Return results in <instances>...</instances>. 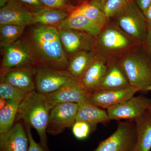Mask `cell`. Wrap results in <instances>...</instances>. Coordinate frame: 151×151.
<instances>
[{"label":"cell","instance_id":"1","mask_svg":"<svg viewBox=\"0 0 151 151\" xmlns=\"http://www.w3.org/2000/svg\"><path fill=\"white\" fill-rule=\"evenodd\" d=\"M28 27L22 37L29 47L37 65L67 70L69 58L63 49L58 29L39 24Z\"/></svg>","mask_w":151,"mask_h":151},{"label":"cell","instance_id":"2","mask_svg":"<svg viewBox=\"0 0 151 151\" xmlns=\"http://www.w3.org/2000/svg\"><path fill=\"white\" fill-rule=\"evenodd\" d=\"M142 44L109 21L95 37L93 51L108 64L117 63L125 55L137 49Z\"/></svg>","mask_w":151,"mask_h":151},{"label":"cell","instance_id":"3","mask_svg":"<svg viewBox=\"0 0 151 151\" xmlns=\"http://www.w3.org/2000/svg\"><path fill=\"white\" fill-rule=\"evenodd\" d=\"M51 108L44 94L36 90L29 92L19 105L16 121L22 120L37 132L40 144L47 149V129Z\"/></svg>","mask_w":151,"mask_h":151},{"label":"cell","instance_id":"4","mask_svg":"<svg viewBox=\"0 0 151 151\" xmlns=\"http://www.w3.org/2000/svg\"><path fill=\"white\" fill-rule=\"evenodd\" d=\"M117 63L130 85L145 92L151 84V60L142 45Z\"/></svg>","mask_w":151,"mask_h":151},{"label":"cell","instance_id":"5","mask_svg":"<svg viewBox=\"0 0 151 151\" xmlns=\"http://www.w3.org/2000/svg\"><path fill=\"white\" fill-rule=\"evenodd\" d=\"M111 20L142 45L147 33L148 25L144 13L134 0Z\"/></svg>","mask_w":151,"mask_h":151},{"label":"cell","instance_id":"6","mask_svg":"<svg viewBox=\"0 0 151 151\" xmlns=\"http://www.w3.org/2000/svg\"><path fill=\"white\" fill-rule=\"evenodd\" d=\"M134 121L119 122L115 132L94 151H132L137 142Z\"/></svg>","mask_w":151,"mask_h":151},{"label":"cell","instance_id":"7","mask_svg":"<svg viewBox=\"0 0 151 151\" xmlns=\"http://www.w3.org/2000/svg\"><path fill=\"white\" fill-rule=\"evenodd\" d=\"M35 78L36 91L40 94H46L55 92L76 78L67 70L37 65L35 68Z\"/></svg>","mask_w":151,"mask_h":151},{"label":"cell","instance_id":"8","mask_svg":"<svg viewBox=\"0 0 151 151\" xmlns=\"http://www.w3.org/2000/svg\"><path fill=\"white\" fill-rule=\"evenodd\" d=\"M1 48L2 54L1 69L36 66L32 52L22 37L14 43Z\"/></svg>","mask_w":151,"mask_h":151},{"label":"cell","instance_id":"9","mask_svg":"<svg viewBox=\"0 0 151 151\" xmlns=\"http://www.w3.org/2000/svg\"><path fill=\"white\" fill-rule=\"evenodd\" d=\"M151 100L144 95L133 96L121 103L106 109L110 120L134 121L148 109Z\"/></svg>","mask_w":151,"mask_h":151},{"label":"cell","instance_id":"10","mask_svg":"<svg viewBox=\"0 0 151 151\" xmlns=\"http://www.w3.org/2000/svg\"><path fill=\"white\" fill-rule=\"evenodd\" d=\"M78 109L77 103H63L55 106L50 113L47 132L57 135L66 128L73 127L76 121Z\"/></svg>","mask_w":151,"mask_h":151},{"label":"cell","instance_id":"11","mask_svg":"<svg viewBox=\"0 0 151 151\" xmlns=\"http://www.w3.org/2000/svg\"><path fill=\"white\" fill-rule=\"evenodd\" d=\"M139 91L140 89L131 85L115 89H98L88 93L86 100L100 108L107 109L128 100Z\"/></svg>","mask_w":151,"mask_h":151},{"label":"cell","instance_id":"12","mask_svg":"<svg viewBox=\"0 0 151 151\" xmlns=\"http://www.w3.org/2000/svg\"><path fill=\"white\" fill-rule=\"evenodd\" d=\"M60 37L65 54L68 58L83 51H92L95 37L86 33L67 29H58Z\"/></svg>","mask_w":151,"mask_h":151},{"label":"cell","instance_id":"13","mask_svg":"<svg viewBox=\"0 0 151 151\" xmlns=\"http://www.w3.org/2000/svg\"><path fill=\"white\" fill-rule=\"evenodd\" d=\"M4 24L28 27L33 24L32 12L18 0H9L0 9V25Z\"/></svg>","mask_w":151,"mask_h":151},{"label":"cell","instance_id":"14","mask_svg":"<svg viewBox=\"0 0 151 151\" xmlns=\"http://www.w3.org/2000/svg\"><path fill=\"white\" fill-rule=\"evenodd\" d=\"M88 93L80 85L78 79L74 78L55 92L44 95L49 105L52 109L60 103H78L86 100Z\"/></svg>","mask_w":151,"mask_h":151},{"label":"cell","instance_id":"15","mask_svg":"<svg viewBox=\"0 0 151 151\" xmlns=\"http://www.w3.org/2000/svg\"><path fill=\"white\" fill-rule=\"evenodd\" d=\"M35 67L1 69V79L29 93L35 90Z\"/></svg>","mask_w":151,"mask_h":151},{"label":"cell","instance_id":"16","mask_svg":"<svg viewBox=\"0 0 151 151\" xmlns=\"http://www.w3.org/2000/svg\"><path fill=\"white\" fill-rule=\"evenodd\" d=\"M29 145L25 128L20 122L0 134V151H28Z\"/></svg>","mask_w":151,"mask_h":151},{"label":"cell","instance_id":"17","mask_svg":"<svg viewBox=\"0 0 151 151\" xmlns=\"http://www.w3.org/2000/svg\"><path fill=\"white\" fill-rule=\"evenodd\" d=\"M108 67V64L105 60L96 56L84 74L78 79L80 85L88 93L97 90Z\"/></svg>","mask_w":151,"mask_h":151},{"label":"cell","instance_id":"18","mask_svg":"<svg viewBox=\"0 0 151 151\" xmlns=\"http://www.w3.org/2000/svg\"><path fill=\"white\" fill-rule=\"evenodd\" d=\"M55 27L58 29H67L82 32L94 37H96L102 30L85 16L75 9Z\"/></svg>","mask_w":151,"mask_h":151},{"label":"cell","instance_id":"19","mask_svg":"<svg viewBox=\"0 0 151 151\" xmlns=\"http://www.w3.org/2000/svg\"><path fill=\"white\" fill-rule=\"evenodd\" d=\"M32 12L33 24L56 26L71 12L64 9L43 6L30 8Z\"/></svg>","mask_w":151,"mask_h":151},{"label":"cell","instance_id":"20","mask_svg":"<svg viewBox=\"0 0 151 151\" xmlns=\"http://www.w3.org/2000/svg\"><path fill=\"white\" fill-rule=\"evenodd\" d=\"M76 121H84L95 127L98 124L111 121L107 111L85 100L78 103Z\"/></svg>","mask_w":151,"mask_h":151},{"label":"cell","instance_id":"21","mask_svg":"<svg viewBox=\"0 0 151 151\" xmlns=\"http://www.w3.org/2000/svg\"><path fill=\"white\" fill-rule=\"evenodd\" d=\"M137 142L132 151H150L151 149V115L147 110L134 121Z\"/></svg>","mask_w":151,"mask_h":151},{"label":"cell","instance_id":"22","mask_svg":"<svg viewBox=\"0 0 151 151\" xmlns=\"http://www.w3.org/2000/svg\"><path fill=\"white\" fill-rule=\"evenodd\" d=\"M129 85V83L118 63H113L108 64V69L98 89H115Z\"/></svg>","mask_w":151,"mask_h":151},{"label":"cell","instance_id":"23","mask_svg":"<svg viewBox=\"0 0 151 151\" xmlns=\"http://www.w3.org/2000/svg\"><path fill=\"white\" fill-rule=\"evenodd\" d=\"M96 57L93 50L79 52L69 58L67 71L74 78L79 79Z\"/></svg>","mask_w":151,"mask_h":151},{"label":"cell","instance_id":"24","mask_svg":"<svg viewBox=\"0 0 151 151\" xmlns=\"http://www.w3.org/2000/svg\"><path fill=\"white\" fill-rule=\"evenodd\" d=\"M74 9L82 14L101 29L105 27L108 21L103 9L92 2L83 3Z\"/></svg>","mask_w":151,"mask_h":151},{"label":"cell","instance_id":"25","mask_svg":"<svg viewBox=\"0 0 151 151\" xmlns=\"http://www.w3.org/2000/svg\"><path fill=\"white\" fill-rule=\"evenodd\" d=\"M21 102L7 100L5 107L0 110V134L8 132L14 126Z\"/></svg>","mask_w":151,"mask_h":151},{"label":"cell","instance_id":"26","mask_svg":"<svg viewBox=\"0 0 151 151\" xmlns=\"http://www.w3.org/2000/svg\"><path fill=\"white\" fill-rule=\"evenodd\" d=\"M26 27L14 24L0 25L1 47L14 43L22 36Z\"/></svg>","mask_w":151,"mask_h":151},{"label":"cell","instance_id":"27","mask_svg":"<svg viewBox=\"0 0 151 151\" xmlns=\"http://www.w3.org/2000/svg\"><path fill=\"white\" fill-rule=\"evenodd\" d=\"M27 93L1 79L0 97L7 100L21 102L26 96Z\"/></svg>","mask_w":151,"mask_h":151},{"label":"cell","instance_id":"28","mask_svg":"<svg viewBox=\"0 0 151 151\" xmlns=\"http://www.w3.org/2000/svg\"><path fill=\"white\" fill-rule=\"evenodd\" d=\"M133 0H108L103 8L108 21L111 20Z\"/></svg>","mask_w":151,"mask_h":151},{"label":"cell","instance_id":"29","mask_svg":"<svg viewBox=\"0 0 151 151\" xmlns=\"http://www.w3.org/2000/svg\"><path fill=\"white\" fill-rule=\"evenodd\" d=\"M94 128L87 122L76 121L72 127V133L76 139H84L88 137Z\"/></svg>","mask_w":151,"mask_h":151},{"label":"cell","instance_id":"30","mask_svg":"<svg viewBox=\"0 0 151 151\" xmlns=\"http://www.w3.org/2000/svg\"><path fill=\"white\" fill-rule=\"evenodd\" d=\"M45 6L64 9L72 12L76 7L73 5V0H39Z\"/></svg>","mask_w":151,"mask_h":151},{"label":"cell","instance_id":"31","mask_svg":"<svg viewBox=\"0 0 151 151\" xmlns=\"http://www.w3.org/2000/svg\"><path fill=\"white\" fill-rule=\"evenodd\" d=\"M24 124L29 144L28 151H48V149L44 147L41 144H38L35 140L31 132V126L28 124Z\"/></svg>","mask_w":151,"mask_h":151},{"label":"cell","instance_id":"32","mask_svg":"<svg viewBox=\"0 0 151 151\" xmlns=\"http://www.w3.org/2000/svg\"><path fill=\"white\" fill-rule=\"evenodd\" d=\"M147 55L151 60V27L148 26L147 33L145 39L142 45Z\"/></svg>","mask_w":151,"mask_h":151},{"label":"cell","instance_id":"33","mask_svg":"<svg viewBox=\"0 0 151 151\" xmlns=\"http://www.w3.org/2000/svg\"><path fill=\"white\" fill-rule=\"evenodd\" d=\"M25 5L27 6L30 8H37L42 7L44 6L40 1L39 0H18Z\"/></svg>","mask_w":151,"mask_h":151},{"label":"cell","instance_id":"34","mask_svg":"<svg viewBox=\"0 0 151 151\" xmlns=\"http://www.w3.org/2000/svg\"><path fill=\"white\" fill-rule=\"evenodd\" d=\"M134 1L143 13L146 11L151 4V0H134Z\"/></svg>","mask_w":151,"mask_h":151},{"label":"cell","instance_id":"35","mask_svg":"<svg viewBox=\"0 0 151 151\" xmlns=\"http://www.w3.org/2000/svg\"><path fill=\"white\" fill-rule=\"evenodd\" d=\"M148 26L151 27V4L150 6L144 12Z\"/></svg>","mask_w":151,"mask_h":151},{"label":"cell","instance_id":"36","mask_svg":"<svg viewBox=\"0 0 151 151\" xmlns=\"http://www.w3.org/2000/svg\"><path fill=\"white\" fill-rule=\"evenodd\" d=\"M108 1V0H91L90 1L95 4L98 6L100 7V8L103 10L104 6Z\"/></svg>","mask_w":151,"mask_h":151},{"label":"cell","instance_id":"37","mask_svg":"<svg viewBox=\"0 0 151 151\" xmlns=\"http://www.w3.org/2000/svg\"><path fill=\"white\" fill-rule=\"evenodd\" d=\"M7 100L4 99L2 97H0V110L3 109L6 104Z\"/></svg>","mask_w":151,"mask_h":151},{"label":"cell","instance_id":"38","mask_svg":"<svg viewBox=\"0 0 151 151\" xmlns=\"http://www.w3.org/2000/svg\"><path fill=\"white\" fill-rule=\"evenodd\" d=\"M9 0H0V7H2L5 5Z\"/></svg>","mask_w":151,"mask_h":151},{"label":"cell","instance_id":"39","mask_svg":"<svg viewBox=\"0 0 151 151\" xmlns=\"http://www.w3.org/2000/svg\"><path fill=\"white\" fill-rule=\"evenodd\" d=\"M147 91H151V84L146 88L145 92H147Z\"/></svg>","mask_w":151,"mask_h":151},{"label":"cell","instance_id":"40","mask_svg":"<svg viewBox=\"0 0 151 151\" xmlns=\"http://www.w3.org/2000/svg\"><path fill=\"white\" fill-rule=\"evenodd\" d=\"M147 111L149 112V113H150L151 115V104H150V106H149Z\"/></svg>","mask_w":151,"mask_h":151},{"label":"cell","instance_id":"41","mask_svg":"<svg viewBox=\"0 0 151 151\" xmlns=\"http://www.w3.org/2000/svg\"><path fill=\"white\" fill-rule=\"evenodd\" d=\"M79 1H81L82 2H85L86 1V0H79Z\"/></svg>","mask_w":151,"mask_h":151}]
</instances>
